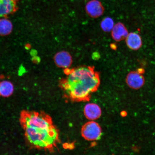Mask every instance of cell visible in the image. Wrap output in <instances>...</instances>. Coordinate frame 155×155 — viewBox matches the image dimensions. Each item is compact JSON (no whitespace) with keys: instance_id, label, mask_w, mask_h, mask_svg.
<instances>
[{"instance_id":"cell-2","label":"cell","mask_w":155,"mask_h":155,"mask_svg":"<svg viewBox=\"0 0 155 155\" xmlns=\"http://www.w3.org/2000/svg\"><path fill=\"white\" fill-rule=\"evenodd\" d=\"M65 72L66 77L61 81V86L71 100H88L99 86V76L92 67H79Z\"/></svg>"},{"instance_id":"cell-9","label":"cell","mask_w":155,"mask_h":155,"mask_svg":"<svg viewBox=\"0 0 155 155\" xmlns=\"http://www.w3.org/2000/svg\"><path fill=\"white\" fill-rule=\"evenodd\" d=\"M111 32L112 38L116 41L126 38L128 35L127 29L121 23H118L114 25Z\"/></svg>"},{"instance_id":"cell-4","label":"cell","mask_w":155,"mask_h":155,"mask_svg":"<svg viewBox=\"0 0 155 155\" xmlns=\"http://www.w3.org/2000/svg\"><path fill=\"white\" fill-rule=\"evenodd\" d=\"M17 0H0V18L13 14L18 9Z\"/></svg>"},{"instance_id":"cell-6","label":"cell","mask_w":155,"mask_h":155,"mask_svg":"<svg viewBox=\"0 0 155 155\" xmlns=\"http://www.w3.org/2000/svg\"><path fill=\"white\" fill-rule=\"evenodd\" d=\"M126 82L131 88L135 89L140 88L144 85V78L140 73L137 71H133L127 75Z\"/></svg>"},{"instance_id":"cell-3","label":"cell","mask_w":155,"mask_h":155,"mask_svg":"<svg viewBox=\"0 0 155 155\" xmlns=\"http://www.w3.org/2000/svg\"><path fill=\"white\" fill-rule=\"evenodd\" d=\"M83 137L89 141H96L100 138L102 134L101 128L98 123L91 121L85 124L82 129Z\"/></svg>"},{"instance_id":"cell-12","label":"cell","mask_w":155,"mask_h":155,"mask_svg":"<svg viewBox=\"0 0 155 155\" xmlns=\"http://www.w3.org/2000/svg\"><path fill=\"white\" fill-rule=\"evenodd\" d=\"M12 30L13 25L10 21L6 18L0 19V35H7Z\"/></svg>"},{"instance_id":"cell-10","label":"cell","mask_w":155,"mask_h":155,"mask_svg":"<svg viewBox=\"0 0 155 155\" xmlns=\"http://www.w3.org/2000/svg\"><path fill=\"white\" fill-rule=\"evenodd\" d=\"M127 45L131 49H139L142 45V40L140 36L135 33H130L126 38Z\"/></svg>"},{"instance_id":"cell-11","label":"cell","mask_w":155,"mask_h":155,"mask_svg":"<svg viewBox=\"0 0 155 155\" xmlns=\"http://www.w3.org/2000/svg\"><path fill=\"white\" fill-rule=\"evenodd\" d=\"M14 87L12 83L5 80L0 82V96L8 97L13 94Z\"/></svg>"},{"instance_id":"cell-1","label":"cell","mask_w":155,"mask_h":155,"mask_svg":"<svg viewBox=\"0 0 155 155\" xmlns=\"http://www.w3.org/2000/svg\"><path fill=\"white\" fill-rule=\"evenodd\" d=\"M21 122L26 139L32 146L51 150L57 146L59 132L49 116L40 112H24Z\"/></svg>"},{"instance_id":"cell-5","label":"cell","mask_w":155,"mask_h":155,"mask_svg":"<svg viewBox=\"0 0 155 155\" xmlns=\"http://www.w3.org/2000/svg\"><path fill=\"white\" fill-rule=\"evenodd\" d=\"M86 13L93 18H98L104 12V8L98 0H91L87 3L85 7Z\"/></svg>"},{"instance_id":"cell-13","label":"cell","mask_w":155,"mask_h":155,"mask_svg":"<svg viewBox=\"0 0 155 155\" xmlns=\"http://www.w3.org/2000/svg\"><path fill=\"white\" fill-rule=\"evenodd\" d=\"M114 26V22L111 18L107 17L102 19L101 22V28L104 32H109L112 31Z\"/></svg>"},{"instance_id":"cell-7","label":"cell","mask_w":155,"mask_h":155,"mask_svg":"<svg viewBox=\"0 0 155 155\" xmlns=\"http://www.w3.org/2000/svg\"><path fill=\"white\" fill-rule=\"evenodd\" d=\"M54 61L58 67L67 68L72 63V58L68 52L61 51L56 54L54 57Z\"/></svg>"},{"instance_id":"cell-8","label":"cell","mask_w":155,"mask_h":155,"mask_svg":"<svg viewBox=\"0 0 155 155\" xmlns=\"http://www.w3.org/2000/svg\"><path fill=\"white\" fill-rule=\"evenodd\" d=\"M84 114L87 119L93 120L97 119L101 114V109L98 105L94 104H88L85 106Z\"/></svg>"}]
</instances>
